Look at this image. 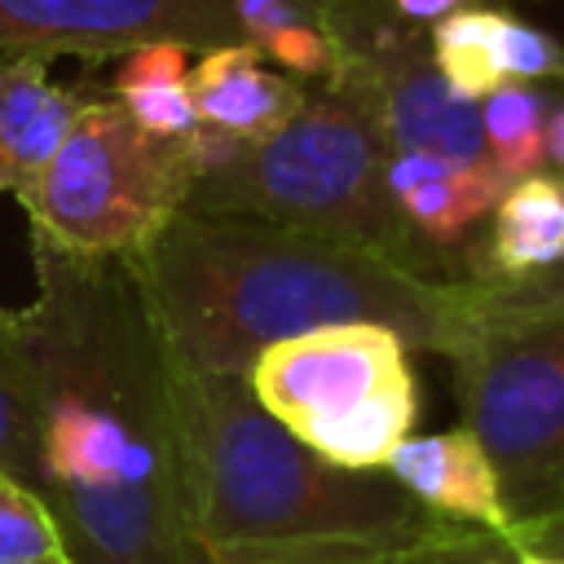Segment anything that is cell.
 I'll use <instances>...</instances> for the list:
<instances>
[{
  "label": "cell",
  "instance_id": "1",
  "mask_svg": "<svg viewBox=\"0 0 564 564\" xmlns=\"http://www.w3.org/2000/svg\"><path fill=\"white\" fill-rule=\"evenodd\" d=\"M26 335L40 392V480L70 564H203L172 397V348L132 260L31 238Z\"/></svg>",
  "mask_w": 564,
  "mask_h": 564
},
{
  "label": "cell",
  "instance_id": "2",
  "mask_svg": "<svg viewBox=\"0 0 564 564\" xmlns=\"http://www.w3.org/2000/svg\"><path fill=\"white\" fill-rule=\"evenodd\" d=\"M132 269L172 357L216 375H247L264 348L344 322H379L445 357L471 326L467 278L247 216L181 212Z\"/></svg>",
  "mask_w": 564,
  "mask_h": 564
},
{
  "label": "cell",
  "instance_id": "3",
  "mask_svg": "<svg viewBox=\"0 0 564 564\" xmlns=\"http://www.w3.org/2000/svg\"><path fill=\"white\" fill-rule=\"evenodd\" d=\"M185 485L203 564H282L410 546L449 520L423 511L388 471H348L282 427L242 375L172 357Z\"/></svg>",
  "mask_w": 564,
  "mask_h": 564
},
{
  "label": "cell",
  "instance_id": "4",
  "mask_svg": "<svg viewBox=\"0 0 564 564\" xmlns=\"http://www.w3.org/2000/svg\"><path fill=\"white\" fill-rule=\"evenodd\" d=\"M388 154L370 110L352 93L326 84L322 93H308L278 132L238 141L225 163L207 167L194 181L185 212L330 234L419 273L463 282L467 273L405 225L388 189Z\"/></svg>",
  "mask_w": 564,
  "mask_h": 564
},
{
  "label": "cell",
  "instance_id": "5",
  "mask_svg": "<svg viewBox=\"0 0 564 564\" xmlns=\"http://www.w3.org/2000/svg\"><path fill=\"white\" fill-rule=\"evenodd\" d=\"M449 352L463 427L476 432L511 511V551L564 520V313H485Z\"/></svg>",
  "mask_w": 564,
  "mask_h": 564
},
{
  "label": "cell",
  "instance_id": "6",
  "mask_svg": "<svg viewBox=\"0 0 564 564\" xmlns=\"http://www.w3.org/2000/svg\"><path fill=\"white\" fill-rule=\"evenodd\" d=\"M198 181L189 137L145 132L115 97H88L22 207L31 238L84 260H137Z\"/></svg>",
  "mask_w": 564,
  "mask_h": 564
},
{
  "label": "cell",
  "instance_id": "7",
  "mask_svg": "<svg viewBox=\"0 0 564 564\" xmlns=\"http://www.w3.org/2000/svg\"><path fill=\"white\" fill-rule=\"evenodd\" d=\"M242 379L282 427L348 471H383L419 419L410 344L379 322L282 339Z\"/></svg>",
  "mask_w": 564,
  "mask_h": 564
},
{
  "label": "cell",
  "instance_id": "8",
  "mask_svg": "<svg viewBox=\"0 0 564 564\" xmlns=\"http://www.w3.org/2000/svg\"><path fill=\"white\" fill-rule=\"evenodd\" d=\"M150 40L203 53L247 35L234 0H0L4 53L123 57Z\"/></svg>",
  "mask_w": 564,
  "mask_h": 564
},
{
  "label": "cell",
  "instance_id": "9",
  "mask_svg": "<svg viewBox=\"0 0 564 564\" xmlns=\"http://www.w3.org/2000/svg\"><path fill=\"white\" fill-rule=\"evenodd\" d=\"M326 84L352 93L370 110L392 154H441L458 163L489 159L480 106L458 97L432 57H419L392 35H379L366 48L344 40V57Z\"/></svg>",
  "mask_w": 564,
  "mask_h": 564
},
{
  "label": "cell",
  "instance_id": "10",
  "mask_svg": "<svg viewBox=\"0 0 564 564\" xmlns=\"http://www.w3.org/2000/svg\"><path fill=\"white\" fill-rule=\"evenodd\" d=\"M423 511L494 533L511 546V511L502 498V480L494 471V458L476 441L471 427H449L432 436H410L397 445V454L383 467Z\"/></svg>",
  "mask_w": 564,
  "mask_h": 564
},
{
  "label": "cell",
  "instance_id": "11",
  "mask_svg": "<svg viewBox=\"0 0 564 564\" xmlns=\"http://www.w3.org/2000/svg\"><path fill=\"white\" fill-rule=\"evenodd\" d=\"M88 93L48 79V57L9 53L0 57V194L31 203Z\"/></svg>",
  "mask_w": 564,
  "mask_h": 564
},
{
  "label": "cell",
  "instance_id": "12",
  "mask_svg": "<svg viewBox=\"0 0 564 564\" xmlns=\"http://www.w3.org/2000/svg\"><path fill=\"white\" fill-rule=\"evenodd\" d=\"M388 189L405 225L427 247L449 256L498 207L507 176L489 159L458 163L441 154H388Z\"/></svg>",
  "mask_w": 564,
  "mask_h": 564
},
{
  "label": "cell",
  "instance_id": "13",
  "mask_svg": "<svg viewBox=\"0 0 564 564\" xmlns=\"http://www.w3.org/2000/svg\"><path fill=\"white\" fill-rule=\"evenodd\" d=\"M189 93L198 123L234 141H260L278 132L308 97L300 79L264 70V53L251 40L203 48V57L189 66Z\"/></svg>",
  "mask_w": 564,
  "mask_h": 564
},
{
  "label": "cell",
  "instance_id": "14",
  "mask_svg": "<svg viewBox=\"0 0 564 564\" xmlns=\"http://www.w3.org/2000/svg\"><path fill=\"white\" fill-rule=\"evenodd\" d=\"M564 264V176H520L502 189L480 251L467 260L471 282H524Z\"/></svg>",
  "mask_w": 564,
  "mask_h": 564
},
{
  "label": "cell",
  "instance_id": "15",
  "mask_svg": "<svg viewBox=\"0 0 564 564\" xmlns=\"http://www.w3.org/2000/svg\"><path fill=\"white\" fill-rule=\"evenodd\" d=\"M189 53L176 40H150L123 53L115 70V101L154 137H189L198 128L189 93Z\"/></svg>",
  "mask_w": 564,
  "mask_h": 564
},
{
  "label": "cell",
  "instance_id": "16",
  "mask_svg": "<svg viewBox=\"0 0 564 564\" xmlns=\"http://www.w3.org/2000/svg\"><path fill=\"white\" fill-rule=\"evenodd\" d=\"M0 471L31 485L40 480V392L26 313L0 304Z\"/></svg>",
  "mask_w": 564,
  "mask_h": 564
},
{
  "label": "cell",
  "instance_id": "17",
  "mask_svg": "<svg viewBox=\"0 0 564 564\" xmlns=\"http://www.w3.org/2000/svg\"><path fill=\"white\" fill-rule=\"evenodd\" d=\"M502 22L507 13L498 9H454L432 26V66L458 97L485 101L511 84L502 70Z\"/></svg>",
  "mask_w": 564,
  "mask_h": 564
},
{
  "label": "cell",
  "instance_id": "18",
  "mask_svg": "<svg viewBox=\"0 0 564 564\" xmlns=\"http://www.w3.org/2000/svg\"><path fill=\"white\" fill-rule=\"evenodd\" d=\"M546 123H551V101L529 84H507L485 97L480 128H485L489 163L507 176V185L520 176H533L542 167Z\"/></svg>",
  "mask_w": 564,
  "mask_h": 564
},
{
  "label": "cell",
  "instance_id": "19",
  "mask_svg": "<svg viewBox=\"0 0 564 564\" xmlns=\"http://www.w3.org/2000/svg\"><path fill=\"white\" fill-rule=\"evenodd\" d=\"M62 555L66 546L48 502L0 471V564H48Z\"/></svg>",
  "mask_w": 564,
  "mask_h": 564
},
{
  "label": "cell",
  "instance_id": "20",
  "mask_svg": "<svg viewBox=\"0 0 564 564\" xmlns=\"http://www.w3.org/2000/svg\"><path fill=\"white\" fill-rule=\"evenodd\" d=\"M511 546L494 533L480 529H463V524H445L432 538L405 546L392 564H511Z\"/></svg>",
  "mask_w": 564,
  "mask_h": 564
},
{
  "label": "cell",
  "instance_id": "21",
  "mask_svg": "<svg viewBox=\"0 0 564 564\" xmlns=\"http://www.w3.org/2000/svg\"><path fill=\"white\" fill-rule=\"evenodd\" d=\"M502 70L511 84H529V79H560L564 75V44L551 40L538 26H524L507 13L502 22Z\"/></svg>",
  "mask_w": 564,
  "mask_h": 564
},
{
  "label": "cell",
  "instance_id": "22",
  "mask_svg": "<svg viewBox=\"0 0 564 564\" xmlns=\"http://www.w3.org/2000/svg\"><path fill=\"white\" fill-rule=\"evenodd\" d=\"M471 304L485 313H564V264L524 282H471Z\"/></svg>",
  "mask_w": 564,
  "mask_h": 564
},
{
  "label": "cell",
  "instance_id": "23",
  "mask_svg": "<svg viewBox=\"0 0 564 564\" xmlns=\"http://www.w3.org/2000/svg\"><path fill=\"white\" fill-rule=\"evenodd\" d=\"M392 9L410 22H441L445 13L463 9V0H392Z\"/></svg>",
  "mask_w": 564,
  "mask_h": 564
},
{
  "label": "cell",
  "instance_id": "24",
  "mask_svg": "<svg viewBox=\"0 0 564 564\" xmlns=\"http://www.w3.org/2000/svg\"><path fill=\"white\" fill-rule=\"evenodd\" d=\"M516 551H551V555H564V520L560 524H546V529H538L529 542H520Z\"/></svg>",
  "mask_w": 564,
  "mask_h": 564
},
{
  "label": "cell",
  "instance_id": "25",
  "mask_svg": "<svg viewBox=\"0 0 564 564\" xmlns=\"http://www.w3.org/2000/svg\"><path fill=\"white\" fill-rule=\"evenodd\" d=\"M546 159L555 167H564V106L551 110V123H546Z\"/></svg>",
  "mask_w": 564,
  "mask_h": 564
},
{
  "label": "cell",
  "instance_id": "26",
  "mask_svg": "<svg viewBox=\"0 0 564 564\" xmlns=\"http://www.w3.org/2000/svg\"><path fill=\"white\" fill-rule=\"evenodd\" d=\"M511 564H564V555H551V551H516Z\"/></svg>",
  "mask_w": 564,
  "mask_h": 564
},
{
  "label": "cell",
  "instance_id": "27",
  "mask_svg": "<svg viewBox=\"0 0 564 564\" xmlns=\"http://www.w3.org/2000/svg\"><path fill=\"white\" fill-rule=\"evenodd\" d=\"M48 564H70V560H66V555H62V560H48Z\"/></svg>",
  "mask_w": 564,
  "mask_h": 564
}]
</instances>
